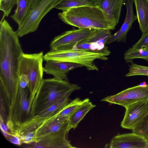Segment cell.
<instances>
[{
	"label": "cell",
	"mask_w": 148,
	"mask_h": 148,
	"mask_svg": "<svg viewBox=\"0 0 148 148\" xmlns=\"http://www.w3.org/2000/svg\"><path fill=\"white\" fill-rule=\"evenodd\" d=\"M110 54V51L105 52L75 50L72 49H56L51 50L44 55V60H53L78 64L89 71H97L98 68L94 64L97 59L106 60Z\"/></svg>",
	"instance_id": "cell-6"
},
{
	"label": "cell",
	"mask_w": 148,
	"mask_h": 148,
	"mask_svg": "<svg viewBox=\"0 0 148 148\" xmlns=\"http://www.w3.org/2000/svg\"><path fill=\"white\" fill-rule=\"evenodd\" d=\"M125 108L121 126L123 128L132 130L148 114V100L134 103Z\"/></svg>",
	"instance_id": "cell-12"
},
{
	"label": "cell",
	"mask_w": 148,
	"mask_h": 148,
	"mask_svg": "<svg viewBox=\"0 0 148 148\" xmlns=\"http://www.w3.org/2000/svg\"><path fill=\"white\" fill-rule=\"evenodd\" d=\"M33 0H18L17 8L11 17L18 25H20L25 19Z\"/></svg>",
	"instance_id": "cell-20"
},
{
	"label": "cell",
	"mask_w": 148,
	"mask_h": 148,
	"mask_svg": "<svg viewBox=\"0 0 148 148\" xmlns=\"http://www.w3.org/2000/svg\"><path fill=\"white\" fill-rule=\"evenodd\" d=\"M96 29L78 28L66 31L55 36L50 44V50L74 45L88 38L92 35Z\"/></svg>",
	"instance_id": "cell-11"
},
{
	"label": "cell",
	"mask_w": 148,
	"mask_h": 148,
	"mask_svg": "<svg viewBox=\"0 0 148 148\" xmlns=\"http://www.w3.org/2000/svg\"><path fill=\"white\" fill-rule=\"evenodd\" d=\"M29 93L28 87L23 88L19 85L14 101L8 108L5 123L9 130L13 133L16 127L31 117Z\"/></svg>",
	"instance_id": "cell-8"
},
{
	"label": "cell",
	"mask_w": 148,
	"mask_h": 148,
	"mask_svg": "<svg viewBox=\"0 0 148 148\" xmlns=\"http://www.w3.org/2000/svg\"><path fill=\"white\" fill-rule=\"evenodd\" d=\"M96 106L88 101L80 106L69 117V130L75 129L86 115Z\"/></svg>",
	"instance_id": "cell-19"
},
{
	"label": "cell",
	"mask_w": 148,
	"mask_h": 148,
	"mask_svg": "<svg viewBox=\"0 0 148 148\" xmlns=\"http://www.w3.org/2000/svg\"><path fill=\"white\" fill-rule=\"evenodd\" d=\"M18 0H0V9L4 16H8L14 6L17 4Z\"/></svg>",
	"instance_id": "cell-26"
},
{
	"label": "cell",
	"mask_w": 148,
	"mask_h": 148,
	"mask_svg": "<svg viewBox=\"0 0 148 148\" xmlns=\"http://www.w3.org/2000/svg\"><path fill=\"white\" fill-rule=\"evenodd\" d=\"M136 75L148 76V66L138 65L131 62L129 65V71L126 75V77Z\"/></svg>",
	"instance_id": "cell-24"
},
{
	"label": "cell",
	"mask_w": 148,
	"mask_h": 148,
	"mask_svg": "<svg viewBox=\"0 0 148 148\" xmlns=\"http://www.w3.org/2000/svg\"><path fill=\"white\" fill-rule=\"evenodd\" d=\"M59 0H33L27 15L16 31L21 37L35 31L44 16L55 8Z\"/></svg>",
	"instance_id": "cell-7"
},
{
	"label": "cell",
	"mask_w": 148,
	"mask_h": 148,
	"mask_svg": "<svg viewBox=\"0 0 148 148\" xmlns=\"http://www.w3.org/2000/svg\"><path fill=\"white\" fill-rule=\"evenodd\" d=\"M58 113L34 131L33 142L29 148H73L69 140V117L58 116Z\"/></svg>",
	"instance_id": "cell-2"
},
{
	"label": "cell",
	"mask_w": 148,
	"mask_h": 148,
	"mask_svg": "<svg viewBox=\"0 0 148 148\" xmlns=\"http://www.w3.org/2000/svg\"><path fill=\"white\" fill-rule=\"evenodd\" d=\"M0 86L8 108L19 86L18 68L23 52L16 32L5 19L0 25Z\"/></svg>",
	"instance_id": "cell-1"
},
{
	"label": "cell",
	"mask_w": 148,
	"mask_h": 148,
	"mask_svg": "<svg viewBox=\"0 0 148 148\" xmlns=\"http://www.w3.org/2000/svg\"><path fill=\"white\" fill-rule=\"evenodd\" d=\"M126 0H97V4L106 18L116 26L122 6Z\"/></svg>",
	"instance_id": "cell-17"
},
{
	"label": "cell",
	"mask_w": 148,
	"mask_h": 148,
	"mask_svg": "<svg viewBox=\"0 0 148 148\" xmlns=\"http://www.w3.org/2000/svg\"><path fill=\"white\" fill-rule=\"evenodd\" d=\"M89 100V99L88 98L81 100L79 98H77L72 100L63 108L58 113V116L69 117L82 104Z\"/></svg>",
	"instance_id": "cell-23"
},
{
	"label": "cell",
	"mask_w": 148,
	"mask_h": 148,
	"mask_svg": "<svg viewBox=\"0 0 148 148\" xmlns=\"http://www.w3.org/2000/svg\"><path fill=\"white\" fill-rule=\"evenodd\" d=\"M81 88L56 78L43 79L35 97L32 116L41 113L64 97Z\"/></svg>",
	"instance_id": "cell-4"
},
{
	"label": "cell",
	"mask_w": 148,
	"mask_h": 148,
	"mask_svg": "<svg viewBox=\"0 0 148 148\" xmlns=\"http://www.w3.org/2000/svg\"><path fill=\"white\" fill-rule=\"evenodd\" d=\"M64 23L78 28L113 30L116 25L109 20L97 6L69 8L58 14Z\"/></svg>",
	"instance_id": "cell-3"
},
{
	"label": "cell",
	"mask_w": 148,
	"mask_h": 148,
	"mask_svg": "<svg viewBox=\"0 0 148 148\" xmlns=\"http://www.w3.org/2000/svg\"><path fill=\"white\" fill-rule=\"evenodd\" d=\"M132 130L148 140V114Z\"/></svg>",
	"instance_id": "cell-25"
},
{
	"label": "cell",
	"mask_w": 148,
	"mask_h": 148,
	"mask_svg": "<svg viewBox=\"0 0 148 148\" xmlns=\"http://www.w3.org/2000/svg\"><path fill=\"white\" fill-rule=\"evenodd\" d=\"M43 68L46 74L52 75L54 77L68 81L67 75L69 71L76 68L83 67L81 65L70 62L53 60L46 61Z\"/></svg>",
	"instance_id": "cell-14"
},
{
	"label": "cell",
	"mask_w": 148,
	"mask_h": 148,
	"mask_svg": "<svg viewBox=\"0 0 148 148\" xmlns=\"http://www.w3.org/2000/svg\"><path fill=\"white\" fill-rule=\"evenodd\" d=\"M0 126L1 132H10L6 125L5 121L1 117H0Z\"/></svg>",
	"instance_id": "cell-31"
},
{
	"label": "cell",
	"mask_w": 148,
	"mask_h": 148,
	"mask_svg": "<svg viewBox=\"0 0 148 148\" xmlns=\"http://www.w3.org/2000/svg\"><path fill=\"white\" fill-rule=\"evenodd\" d=\"M145 100H148V84L144 86L140 84L101 100L125 108L134 103Z\"/></svg>",
	"instance_id": "cell-10"
},
{
	"label": "cell",
	"mask_w": 148,
	"mask_h": 148,
	"mask_svg": "<svg viewBox=\"0 0 148 148\" xmlns=\"http://www.w3.org/2000/svg\"><path fill=\"white\" fill-rule=\"evenodd\" d=\"M124 58L127 63H131L133 59L137 58L148 61V49L130 48L125 52Z\"/></svg>",
	"instance_id": "cell-22"
},
{
	"label": "cell",
	"mask_w": 148,
	"mask_h": 148,
	"mask_svg": "<svg viewBox=\"0 0 148 148\" xmlns=\"http://www.w3.org/2000/svg\"><path fill=\"white\" fill-rule=\"evenodd\" d=\"M127 13L124 23L120 29L116 33L112 35L108 40L107 45L114 42H125L126 40L128 32L132 28L133 22L137 19V16L133 11L132 0H126Z\"/></svg>",
	"instance_id": "cell-16"
},
{
	"label": "cell",
	"mask_w": 148,
	"mask_h": 148,
	"mask_svg": "<svg viewBox=\"0 0 148 148\" xmlns=\"http://www.w3.org/2000/svg\"><path fill=\"white\" fill-rule=\"evenodd\" d=\"M112 35L110 30L97 29L92 35L82 42H84L88 51L107 52L109 50L106 45Z\"/></svg>",
	"instance_id": "cell-15"
},
{
	"label": "cell",
	"mask_w": 148,
	"mask_h": 148,
	"mask_svg": "<svg viewBox=\"0 0 148 148\" xmlns=\"http://www.w3.org/2000/svg\"><path fill=\"white\" fill-rule=\"evenodd\" d=\"M111 148H148V140L134 132L118 134L112 139Z\"/></svg>",
	"instance_id": "cell-13"
},
{
	"label": "cell",
	"mask_w": 148,
	"mask_h": 148,
	"mask_svg": "<svg viewBox=\"0 0 148 148\" xmlns=\"http://www.w3.org/2000/svg\"><path fill=\"white\" fill-rule=\"evenodd\" d=\"M85 6H97V0H59L55 8L63 11L71 8Z\"/></svg>",
	"instance_id": "cell-21"
},
{
	"label": "cell",
	"mask_w": 148,
	"mask_h": 148,
	"mask_svg": "<svg viewBox=\"0 0 148 148\" xmlns=\"http://www.w3.org/2000/svg\"><path fill=\"white\" fill-rule=\"evenodd\" d=\"M1 132L4 137L10 143L18 145H21L23 144L21 139L18 135L10 132Z\"/></svg>",
	"instance_id": "cell-28"
},
{
	"label": "cell",
	"mask_w": 148,
	"mask_h": 148,
	"mask_svg": "<svg viewBox=\"0 0 148 148\" xmlns=\"http://www.w3.org/2000/svg\"><path fill=\"white\" fill-rule=\"evenodd\" d=\"M0 117H1L6 122L7 117H6L3 98L1 94L0 97Z\"/></svg>",
	"instance_id": "cell-30"
},
{
	"label": "cell",
	"mask_w": 148,
	"mask_h": 148,
	"mask_svg": "<svg viewBox=\"0 0 148 148\" xmlns=\"http://www.w3.org/2000/svg\"><path fill=\"white\" fill-rule=\"evenodd\" d=\"M69 96L64 97L41 113L30 117L16 127L14 134L19 136L25 133L34 131L69 103L72 100L69 99Z\"/></svg>",
	"instance_id": "cell-9"
},
{
	"label": "cell",
	"mask_w": 148,
	"mask_h": 148,
	"mask_svg": "<svg viewBox=\"0 0 148 148\" xmlns=\"http://www.w3.org/2000/svg\"><path fill=\"white\" fill-rule=\"evenodd\" d=\"M136 10L137 19L142 33L148 30V0H132Z\"/></svg>",
	"instance_id": "cell-18"
},
{
	"label": "cell",
	"mask_w": 148,
	"mask_h": 148,
	"mask_svg": "<svg viewBox=\"0 0 148 148\" xmlns=\"http://www.w3.org/2000/svg\"><path fill=\"white\" fill-rule=\"evenodd\" d=\"M132 47L136 48L148 49V30L142 33L140 38L133 45Z\"/></svg>",
	"instance_id": "cell-27"
},
{
	"label": "cell",
	"mask_w": 148,
	"mask_h": 148,
	"mask_svg": "<svg viewBox=\"0 0 148 148\" xmlns=\"http://www.w3.org/2000/svg\"><path fill=\"white\" fill-rule=\"evenodd\" d=\"M44 55L42 51L38 53L22 54L19 62V76L27 75L29 83V103L32 114L35 97L43 80L44 72L42 62Z\"/></svg>",
	"instance_id": "cell-5"
},
{
	"label": "cell",
	"mask_w": 148,
	"mask_h": 148,
	"mask_svg": "<svg viewBox=\"0 0 148 148\" xmlns=\"http://www.w3.org/2000/svg\"><path fill=\"white\" fill-rule=\"evenodd\" d=\"M29 83L28 76L24 74H22L19 76V86L23 88H25L28 86Z\"/></svg>",
	"instance_id": "cell-29"
}]
</instances>
